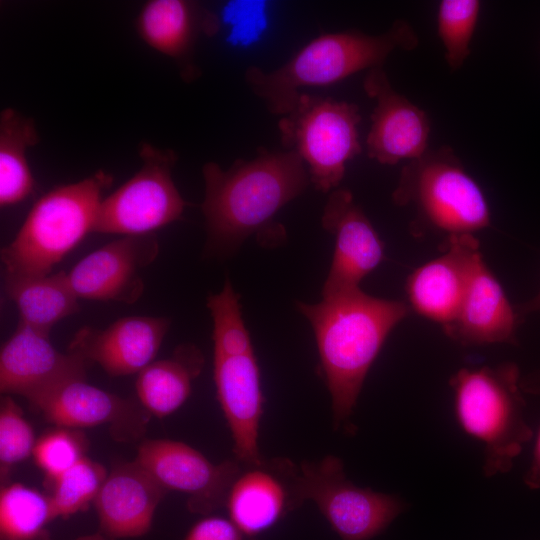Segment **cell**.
<instances>
[{
  "label": "cell",
  "instance_id": "1",
  "mask_svg": "<svg viewBox=\"0 0 540 540\" xmlns=\"http://www.w3.org/2000/svg\"><path fill=\"white\" fill-rule=\"evenodd\" d=\"M201 204L207 235L206 253L226 257L251 235L279 236L274 215L310 184L303 160L294 151L260 149L251 160H236L228 169L215 162L203 165Z\"/></svg>",
  "mask_w": 540,
  "mask_h": 540
},
{
  "label": "cell",
  "instance_id": "2",
  "mask_svg": "<svg viewBox=\"0 0 540 540\" xmlns=\"http://www.w3.org/2000/svg\"><path fill=\"white\" fill-rule=\"evenodd\" d=\"M296 308L312 326L339 425L352 415L370 367L410 307L358 288L314 304L298 301Z\"/></svg>",
  "mask_w": 540,
  "mask_h": 540
},
{
  "label": "cell",
  "instance_id": "3",
  "mask_svg": "<svg viewBox=\"0 0 540 540\" xmlns=\"http://www.w3.org/2000/svg\"><path fill=\"white\" fill-rule=\"evenodd\" d=\"M417 45L415 30L404 20L394 21L378 35L357 30L326 33L274 70L248 67L244 79L269 112L283 116L296 104L301 88L328 86L362 70L382 67L395 50L410 51Z\"/></svg>",
  "mask_w": 540,
  "mask_h": 540
},
{
  "label": "cell",
  "instance_id": "4",
  "mask_svg": "<svg viewBox=\"0 0 540 540\" xmlns=\"http://www.w3.org/2000/svg\"><path fill=\"white\" fill-rule=\"evenodd\" d=\"M520 380L513 362L461 368L449 380L459 425L484 444L482 470L487 478L509 472L533 437Z\"/></svg>",
  "mask_w": 540,
  "mask_h": 540
},
{
  "label": "cell",
  "instance_id": "5",
  "mask_svg": "<svg viewBox=\"0 0 540 540\" xmlns=\"http://www.w3.org/2000/svg\"><path fill=\"white\" fill-rule=\"evenodd\" d=\"M112 182V176L100 170L40 197L14 239L1 249L4 276L51 274L93 232L103 192Z\"/></svg>",
  "mask_w": 540,
  "mask_h": 540
},
{
  "label": "cell",
  "instance_id": "6",
  "mask_svg": "<svg viewBox=\"0 0 540 540\" xmlns=\"http://www.w3.org/2000/svg\"><path fill=\"white\" fill-rule=\"evenodd\" d=\"M392 200L411 206L432 230L473 235L490 225V209L478 183L449 147L427 149L403 166Z\"/></svg>",
  "mask_w": 540,
  "mask_h": 540
},
{
  "label": "cell",
  "instance_id": "7",
  "mask_svg": "<svg viewBox=\"0 0 540 540\" xmlns=\"http://www.w3.org/2000/svg\"><path fill=\"white\" fill-rule=\"evenodd\" d=\"M359 108L353 103L301 93L278 122L281 144L303 160L320 192L339 188L346 163L361 153Z\"/></svg>",
  "mask_w": 540,
  "mask_h": 540
},
{
  "label": "cell",
  "instance_id": "8",
  "mask_svg": "<svg viewBox=\"0 0 540 540\" xmlns=\"http://www.w3.org/2000/svg\"><path fill=\"white\" fill-rule=\"evenodd\" d=\"M291 493L294 507L314 501L342 540H370L404 509L397 496L354 485L346 478L342 461L331 455L295 468Z\"/></svg>",
  "mask_w": 540,
  "mask_h": 540
},
{
  "label": "cell",
  "instance_id": "9",
  "mask_svg": "<svg viewBox=\"0 0 540 540\" xmlns=\"http://www.w3.org/2000/svg\"><path fill=\"white\" fill-rule=\"evenodd\" d=\"M140 169L103 198L93 232L126 235L155 233L182 216L187 202L172 177L177 155L143 143Z\"/></svg>",
  "mask_w": 540,
  "mask_h": 540
},
{
  "label": "cell",
  "instance_id": "10",
  "mask_svg": "<svg viewBox=\"0 0 540 540\" xmlns=\"http://www.w3.org/2000/svg\"><path fill=\"white\" fill-rule=\"evenodd\" d=\"M135 460L167 491L187 494L188 509L201 514L226 504L241 473L238 461L213 464L191 446L167 439L142 442Z\"/></svg>",
  "mask_w": 540,
  "mask_h": 540
},
{
  "label": "cell",
  "instance_id": "11",
  "mask_svg": "<svg viewBox=\"0 0 540 540\" xmlns=\"http://www.w3.org/2000/svg\"><path fill=\"white\" fill-rule=\"evenodd\" d=\"M159 253L155 233L126 235L83 257L67 272L77 297L133 304L142 296V272Z\"/></svg>",
  "mask_w": 540,
  "mask_h": 540
},
{
  "label": "cell",
  "instance_id": "12",
  "mask_svg": "<svg viewBox=\"0 0 540 540\" xmlns=\"http://www.w3.org/2000/svg\"><path fill=\"white\" fill-rule=\"evenodd\" d=\"M335 247L322 297L360 288V282L384 259V243L350 190H333L321 217Z\"/></svg>",
  "mask_w": 540,
  "mask_h": 540
},
{
  "label": "cell",
  "instance_id": "13",
  "mask_svg": "<svg viewBox=\"0 0 540 540\" xmlns=\"http://www.w3.org/2000/svg\"><path fill=\"white\" fill-rule=\"evenodd\" d=\"M87 361L57 350L49 334L18 321L0 352V391L25 397L31 404L62 383L86 378Z\"/></svg>",
  "mask_w": 540,
  "mask_h": 540
},
{
  "label": "cell",
  "instance_id": "14",
  "mask_svg": "<svg viewBox=\"0 0 540 540\" xmlns=\"http://www.w3.org/2000/svg\"><path fill=\"white\" fill-rule=\"evenodd\" d=\"M363 87L376 101L366 139L368 157L380 164L395 165L425 153L430 134L425 111L392 87L383 67L369 70Z\"/></svg>",
  "mask_w": 540,
  "mask_h": 540
},
{
  "label": "cell",
  "instance_id": "15",
  "mask_svg": "<svg viewBox=\"0 0 540 540\" xmlns=\"http://www.w3.org/2000/svg\"><path fill=\"white\" fill-rule=\"evenodd\" d=\"M481 257L474 235L447 237L442 254L407 277L405 289L410 308L442 328L447 326L458 312Z\"/></svg>",
  "mask_w": 540,
  "mask_h": 540
},
{
  "label": "cell",
  "instance_id": "16",
  "mask_svg": "<svg viewBox=\"0 0 540 540\" xmlns=\"http://www.w3.org/2000/svg\"><path fill=\"white\" fill-rule=\"evenodd\" d=\"M170 324L166 317L127 316L105 329L83 326L68 351L97 363L110 376L138 374L154 361Z\"/></svg>",
  "mask_w": 540,
  "mask_h": 540
},
{
  "label": "cell",
  "instance_id": "17",
  "mask_svg": "<svg viewBox=\"0 0 540 540\" xmlns=\"http://www.w3.org/2000/svg\"><path fill=\"white\" fill-rule=\"evenodd\" d=\"M44 417L58 427L82 428L110 424L115 437L128 439L143 431L145 409L93 386L86 378L66 381L55 387L34 404Z\"/></svg>",
  "mask_w": 540,
  "mask_h": 540
},
{
  "label": "cell",
  "instance_id": "18",
  "mask_svg": "<svg viewBox=\"0 0 540 540\" xmlns=\"http://www.w3.org/2000/svg\"><path fill=\"white\" fill-rule=\"evenodd\" d=\"M213 377L217 398L233 438L238 461L260 466L264 460L258 448V433L264 396L260 370L253 354L214 357Z\"/></svg>",
  "mask_w": 540,
  "mask_h": 540
},
{
  "label": "cell",
  "instance_id": "19",
  "mask_svg": "<svg viewBox=\"0 0 540 540\" xmlns=\"http://www.w3.org/2000/svg\"><path fill=\"white\" fill-rule=\"evenodd\" d=\"M521 321L482 256L456 316L442 329L452 341L466 347L517 344L516 333Z\"/></svg>",
  "mask_w": 540,
  "mask_h": 540
},
{
  "label": "cell",
  "instance_id": "20",
  "mask_svg": "<svg viewBox=\"0 0 540 540\" xmlns=\"http://www.w3.org/2000/svg\"><path fill=\"white\" fill-rule=\"evenodd\" d=\"M166 492L136 460L116 465L94 500L102 533L109 538L146 534Z\"/></svg>",
  "mask_w": 540,
  "mask_h": 540
},
{
  "label": "cell",
  "instance_id": "21",
  "mask_svg": "<svg viewBox=\"0 0 540 540\" xmlns=\"http://www.w3.org/2000/svg\"><path fill=\"white\" fill-rule=\"evenodd\" d=\"M295 466L275 459L240 473L227 496L230 520L244 536L255 537L294 508L291 478Z\"/></svg>",
  "mask_w": 540,
  "mask_h": 540
},
{
  "label": "cell",
  "instance_id": "22",
  "mask_svg": "<svg viewBox=\"0 0 540 540\" xmlns=\"http://www.w3.org/2000/svg\"><path fill=\"white\" fill-rule=\"evenodd\" d=\"M135 26L149 47L175 60L182 76L191 81L198 75L192 63L196 40L201 32L216 33L218 21L196 2L150 0L139 11Z\"/></svg>",
  "mask_w": 540,
  "mask_h": 540
},
{
  "label": "cell",
  "instance_id": "23",
  "mask_svg": "<svg viewBox=\"0 0 540 540\" xmlns=\"http://www.w3.org/2000/svg\"><path fill=\"white\" fill-rule=\"evenodd\" d=\"M203 365L202 352L189 343L178 345L171 357L151 362L138 373L135 383L143 409L158 418L175 412L190 396L192 382Z\"/></svg>",
  "mask_w": 540,
  "mask_h": 540
},
{
  "label": "cell",
  "instance_id": "24",
  "mask_svg": "<svg viewBox=\"0 0 540 540\" xmlns=\"http://www.w3.org/2000/svg\"><path fill=\"white\" fill-rule=\"evenodd\" d=\"M4 290L15 303L19 321L50 333L60 320L80 310L67 272L39 276H4Z\"/></svg>",
  "mask_w": 540,
  "mask_h": 540
},
{
  "label": "cell",
  "instance_id": "25",
  "mask_svg": "<svg viewBox=\"0 0 540 540\" xmlns=\"http://www.w3.org/2000/svg\"><path fill=\"white\" fill-rule=\"evenodd\" d=\"M39 141L34 120L6 108L0 115V206L16 205L34 191L27 151Z\"/></svg>",
  "mask_w": 540,
  "mask_h": 540
},
{
  "label": "cell",
  "instance_id": "26",
  "mask_svg": "<svg viewBox=\"0 0 540 540\" xmlns=\"http://www.w3.org/2000/svg\"><path fill=\"white\" fill-rule=\"evenodd\" d=\"M54 519L49 496L21 483L2 488L1 540H51L47 525Z\"/></svg>",
  "mask_w": 540,
  "mask_h": 540
},
{
  "label": "cell",
  "instance_id": "27",
  "mask_svg": "<svg viewBox=\"0 0 540 540\" xmlns=\"http://www.w3.org/2000/svg\"><path fill=\"white\" fill-rule=\"evenodd\" d=\"M212 319L214 357H235L254 353L250 334L242 317L239 295L230 279L221 291L207 298Z\"/></svg>",
  "mask_w": 540,
  "mask_h": 540
},
{
  "label": "cell",
  "instance_id": "28",
  "mask_svg": "<svg viewBox=\"0 0 540 540\" xmlns=\"http://www.w3.org/2000/svg\"><path fill=\"white\" fill-rule=\"evenodd\" d=\"M104 466L86 456L53 480L49 496L54 518H66L94 501L107 477Z\"/></svg>",
  "mask_w": 540,
  "mask_h": 540
},
{
  "label": "cell",
  "instance_id": "29",
  "mask_svg": "<svg viewBox=\"0 0 540 540\" xmlns=\"http://www.w3.org/2000/svg\"><path fill=\"white\" fill-rule=\"evenodd\" d=\"M480 8L478 0H443L439 4L437 31L452 70L462 67L470 54Z\"/></svg>",
  "mask_w": 540,
  "mask_h": 540
},
{
  "label": "cell",
  "instance_id": "30",
  "mask_svg": "<svg viewBox=\"0 0 540 540\" xmlns=\"http://www.w3.org/2000/svg\"><path fill=\"white\" fill-rule=\"evenodd\" d=\"M85 435L74 428L58 427L37 439L33 457L37 466L51 480H55L85 455Z\"/></svg>",
  "mask_w": 540,
  "mask_h": 540
},
{
  "label": "cell",
  "instance_id": "31",
  "mask_svg": "<svg viewBox=\"0 0 540 540\" xmlns=\"http://www.w3.org/2000/svg\"><path fill=\"white\" fill-rule=\"evenodd\" d=\"M33 428L24 418L20 406L5 395L0 404V466L1 477L8 470L24 461L36 444Z\"/></svg>",
  "mask_w": 540,
  "mask_h": 540
},
{
  "label": "cell",
  "instance_id": "32",
  "mask_svg": "<svg viewBox=\"0 0 540 540\" xmlns=\"http://www.w3.org/2000/svg\"><path fill=\"white\" fill-rule=\"evenodd\" d=\"M243 536L230 519L213 516L194 524L185 540H243Z\"/></svg>",
  "mask_w": 540,
  "mask_h": 540
},
{
  "label": "cell",
  "instance_id": "33",
  "mask_svg": "<svg viewBox=\"0 0 540 540\" xmlns=\"http://www.w3.org/2000/svg\"><path fill=\"white\" fill-rule=\"evenodd\" d=\"M523 481L527 488L531 490L540 489V428L537 433L532 460L524 474Z\"/></svg>",
  "mask_w": 540,
  "mask_h": 540
},
{
  "label": "cell",
  "instance_id": "34",
  "mask_svg": "<svg viewBox=\"0 0 540 540\" xmlns=\"http://www.w3.org/2000/svg\"><path fill=\"white\" fill-rule=\"evenodd\" d=\"M520 386L524 393L540 397V369L521 376Z\"/></svg>",
  "mask_w": 540,
  "mask_h": 540
},
{
  "label": "cell",
  "instance_id": "35",
  "mask_svg": "<svg viewBox=\"0 0 540 540\" xmlns=\"http://www.w3.org/2000/svg\"><path fill=\"white\" fill-rule=\"evenodd\" d=\"M515 309L521 320L531 313L540 312V290L530 300L516 305Z\"/></svg>",
  "mask_w": 540,
  "mask_h": 540
},
{
  "label": "cell",
  "instance_id": "36",
  "mask_svg": "<svg viewBox=\"0 0 540 540\" xmlns=\"http://www.w3.org/2000/svg\"><path fill=\"white\" fill-rule=\"evenodd\" d=\"M76 540H108V537L100 533H95V534L80 536Z\"/></svg>",
  "mask_w": 540,
  "mask_h": 540
}]
</instances>
